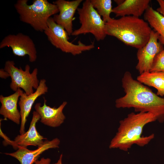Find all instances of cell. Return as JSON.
Listing matches in <instances>:
<instances>
[{
  "label": "cell",
  "mask_w": 164,
  "mask_h": 164,
  "mask_svg": "<svg viewBox=\"0 0 164 164\" xmlns=\"http://www.w3.org/2000/svg\"><path fill=\"white\" fill-rule=\"evenodd\" d=\"M157 120L156 117L150 112L129 114L120 121L118 131L111 139L109 148L127 151L133 145L143 147L148 144L154 138V135L142 136L143 128L147 124Z\"/></svg>",
  "instance_id": "7a4b0ae2"
},
{
  "label": "cell",
  "mask_w": 164,
  "mask_h": 164,
  "mask_svg": "<svg viewBox=\"0 0 164 164\" xmlns=\"http://www.w3.org/2000/svg\"><path fill=\"white\" fill-rule=\"evenodd\" d=\"M60 141L58 138L51 140H46L43 144L34 150H30L26 147H18L17 150L12 153H5L17 159L20 164H33L38 159L40 155L45 151L51 149L59 148Z\"/></svg>",
  "instance_id": "7c38bea8"
},
{
  "label": "cell",
  "mask_w": 164,
  "mask_h": 164,
  "mask_svg": "<svg viewBox=\"0 0 164 164\" xmlns=\"http://www.w3.org/2000/svg\"><path fill=\"white\" fill-rule=\"evenodd\" d=\"M152 30L147 22L132 16L117 19L111 18L105 23L107 35L114 37L125 44L138 49L148 43Z\"/></svg>",
  "instance_id": "3957f363"
},
{
  "label": "cell",
  "mask_w": 164,
  "mask_h": 164,
  "mask_svg": "<svg viewBox=\"0 0 164 164\" xmlns=\"http://www.w3.org/2000/svg\"><path fill=\"white\" fill-rule=\"evenodd\" d=\"M44 32L53 46L63 52L70 53L74 56L91 50L95 47L94 42L86 45L80 40L78 41L77 44L70 42L69 35L66 31L56 23L52 17L48 19L47 27Z\"/></svg>",
  "instance_id": "8992f818"
},
{
  "label": "cell",
  "mask_w": 164,
  "mask_h": 164,
  "mask_svg": "<svg viewBox=\"0 0 164 164\" xmlns=\"http://www.w3.org/2000/svg\"><path fill=\"white\" fill-rule=\"evenodd\" d=\"M40 119L39 114L36 111H33L28 130L24 134L18 135L13 141L8 138L5 144L12 145L15 149H18V146L27 148L29 145L38 147L42 145L47 139L40 135L36 129V124Z\"/></svg>",
  "instance_id": "30bf717a"
},
{
  "label": "cell",
  "mask_w": 164,
  "mask_h": 164,
  "mask_svg": "<svg viewBox=\"0 0 164 164\" xmlns=\"http://www.w3.org/2000/svg\"><path fill=\"white\" fill-rule=\"evenodd\" d=\"M80 27L74 30L71 35L77 36L91 33L97 41L103 40L107 36L105 23L92 5L90 0H86L81 8L77 9Z\"/></svg>",
  "instance_id": "5b68a950"
},
{
  "label": "cell",
  "mask_w": 164,
  "mask_h": 164,
  "mask_svg": "<svg viewBox=\"0 0 164 164\" xmlns=\"http://www.w3.org/2000/svg\"><path fill=\"white\" fill-rule=\"evenodd\" d=\"M23 92L21 89L19 88L9 96H0L1 104L0 114L5 119L8 118L18 125L20 123L21 116L17 108V103L19 98Z\"/></svg>",
  "instance_id": "9a60e30c"
},
{
  "label": "cell",
  "mask_w": 164,
  "mask_h": 164,
  "mask_svg": "<svg viewBox=\"0 0 164 164\" xmlns=\"http://www.w3.org/2000/svg\"><path fill=\"white\" fill-rule=\"evenodd\" d=\"M157 2L159 5V7L156 9V11L164 16V0H157Z\"/></svg>",
  "instance_id": "44dd1931"
},
{
  "label": "cell",
  "mask_w": 164,
  "mask_h": 164,
  "mask_svg": "<svg viewBox=\"0 0 164 164\" xmlns=\"http://www.w3.org/2000/svg\"><path fill=\"white\" fill-rule=\"evenodd\" d=\"M10 47L13 53L15 56H23L28 55L31 63L36 60L37 51L33 40L28 35L22 33L9 34L5 36L0 43V49Z\"/></svg>",
  "instance_id": "ba28073f"
},
{
  "label": "cell",
  "mask_w": 164,
  "mask_h": 164,
  "mask_svg": "<svg viewBox=\"0 0 164 164\" xmlns=\"http://www.w3.org/2000/svg\"><path fill=\"white\" fill-rule=\"evenodd\" d=\"M63 157V154H61L60 156L59 159L58 161L54 164H63L62 162V159Z\"/></svg>",
  "instance_id": "cb8c5ba5"
},
{
  "label": "cell",
  "mask_w": 164,
  "mask_h": 164,
  "mask_svg": "<svg viewBox=\"0 0 164 164\" xmlns=\"http://www.w3.org/2000/svg\"><path fill=\"white\" fill-rule=\"evenodd\" d=\"M50 162L51 159L50 158H45L43 157L39 160H37L34 164H50Z\"/></svg>",
  "instance_id": "7402d4cb"
},
{
  "label": "cell",
  "mask_w": 164,
  "mask_h": 164,
  "mask_svg": "<svg viewBox=\"0 0 164 164\" xmlns=\"http://www.w3.org/2000/svg\"><path fill=\"white\" fill-rule=\"evenodd\" d=\"M82 1L57 0L53 2L57 6L59 12V14L54 15L53 19L56 23L64 28L69 36L71 35L73 31V17Z\"/></svg>",
  "instance_id": "8fae6325"
},
{
  "label": "cell",
  "mask_w": 164,
  "mask_h": 164,
  "mask_svg": "<svg viewBox=\"0 0 164 164\" xmlns=\"http://www.w3.org/2000/svg\"><path fill=\"white\" fill-rule=\"evenodd\" d=\"M10 77L9 74L8 72L5 70L4 69L0 70V77L2 78L6 79Z\"/></svg>",
  "instance_id": "603a6c76"
},
{
  "label": "cell",
  "mask_w": 164,
  "mask_h": 164,
  "mask_svg": "<svg viewBox=\"0 0 164 164\" xmlns=\"http://www.w3.org/2000/svg\"><path fill=\"white\" fill-rule=\"evenodd\" d=\"M90 1L105 23L111 18L110 14L113 12V8L111 0H90Z\"/></svg>",
  "instance_id": "d6986e66"
},
{
  "label": "cell",
  "mask_w": 164,
  "mask_h": 164,
  "mask_svg": "<svg viewBox=\"0 0 164 164\" xmlns=\"http://www.w3.org/2000/svg\"><path fill=\"white\" fill-rule=\"evenodd\" d=\"M150 0H125L113 8L116 17L132 16L139 17L149 8Z\"/></svg>",
  "instance_id": "2e32d148"
},
{
  "label": "cell",
  "mask_w": 164,
  "mask_h": 164,
  "mask_svg": "<svg viewBox=\"0 0 164 164\" xmlns=\"http://www.w3.org/2000/svg\"><path fill=\"white\" fill-rule=\"evenodd\" d=\"M28 1L18 0L14 5L20 20L36 31L44 32L49 18L59 12L57 6L47 0H35L30 5Z\"/></svg>",
  "instance_id": "277c9868"
},
{
  "label": "cell",
  "mask_w": 164,
  "mask_h": 164,
  "mask_svg": "<svg viewBox=\"0 0 164 164\" xmlns=\"http://www.w3.org/2000/svg\"><path fill=\"white\" fill-rule=\"evenodd\" d=\"M9 74L11 79L10 87L15 92L18 89H22L25 93L29 95L33 93V89H36L39 83L37 78L38 70L35 68L31 73L28 64L25 66V70L21 67L18 68L15 66L13 61L8 60L5 63L4 69Z\"/></svg>",
  "instance_id": "52a82bcc"
},
{
  "label": "cell",
  "mask_w": 164,
  "mask_h": 164,
  "mask_svg": "<svg viewBox=\"0 0 164 164\" xmlns=\"http://www.w3.org/2000/svg\"><path fill=\"white\" fill-rule=\"evenodd\" d=\"M46 82L45 79L40 80L39 85L35 91L29 95H27L24 92L19 98L18 104L20 109V112L21 116L19 130L20 134L25 132V126L27 121V118L35 101L39 97L45 94L48 92V87L46 86Z\"/></svg>",
  "instance_id": "5bb4252c"
},
{
  "label": "cell",
  "mask_w": 164,
  "mask_h": 164,
  "mask_svg": "<svg viewBox=\"0 0 164 164\" xmlns=\"http://www.w3.org/2000/svg\"><path fill=\"white\" fill-rule=\"evenodd\" d=\"M43 104L36 103L34 106L35 111L40 117V122L48 126L55 128L60 126L64 122L66 117L63 113V110L67 104L64 101L57 108H53L47 105L46 100L44 98Z\"/></svg>",
  "instance_id": "4fadbf2b"
},
{
  "label": "cell",
  "mask_w": 164,
  "mask_h": 164,
  "mask_svg": "<svg viewBox=\"0 0 164 164\" xmlns=\"http://www.w3.org/2000/svg\"><path fill=\"white\" fill-rule=\"evenodd\" d=\"M124 0H114L118 5L121 4L124 1Z\"/></svg>",
  "instance_id": "d4e9b609"
},
{
  "label": "cell",
  "mask_w": 164,
  "mask_h": 164,
  "mask_svg": "<svg viewBox=\"0 0 164 164\" xmlns=\"http://www.w3.org/2000/svg\"><path fill=\"white\" fill-rule=\"evenodd\" d=\"M122 83L125 94L116 100L117 108H133L136 112H150L156 117L159 122H164V98L134 79L129 71L125 73Z\"/></svg>",
  "instance_id": "6da1fadb"
},
{
  "label": "cell",
  "mask_w": 164,
  "mask_h": 164,
  "mask_svg": "<svg viewBox=\"0 0 164 164\" xmlns=\"http://www.w3.org/2000/svg\"><path fill=\"white\" fill-rule=\"evenodd\" d=\"M142 84L155 88L156 94L164 96V72H145L140 74L137 80Z\"/></svg>",
  "instance_id": "e0dca14e"
},
{
  "label": "cell",
  "mask_w": 164,
  "mask_h": 164,
  "mask_svg": "<svg viewBox=\"0 0 164 164\" xmlns=\"http://www.w3.org/2000/svg\"><path fill=\"white\" fill-rule=\"evenodd\" d=\"M159 34L154 30L151 31L150 39L147 44L138 49V60L136 68L140 74L150 72L156 56L164 49L163 45L158 40Z\"/></svg>",
  "instance_id": "9c48e42d"
},
{
  "label": "cell",
  "mask_w": 164,
  "mask_h": 164,
  "mask_svg": "<svg viewBox=\"0 0 164 164\" xmlns=\"http://www.w3.org/2000/svg\"><path fill=\"white\" fill-rule=\"evenodd\" d=\"M144 19L159 35L158 40L164 45V16L149 6L144 15Z\"/></svg>",
  "instance_id": "ac0fdd59"
},
{
  "label": "cell",
  "mask_w": 164,
  "mask_h": 164,
  "mask_svg": "<svg viewBox=\"0 0 164 164\" xmlns=\"http://www.w3.org/2000/svg\"><path fill=\"white\" fill-rule=\"evenodd\" d=\"M150 72H164V49L155 56Z\"/></svg>",
  "instance_id": "ffe728a7"
}]
</instances>
